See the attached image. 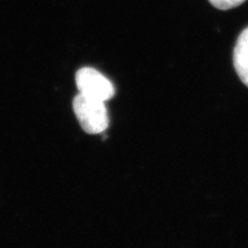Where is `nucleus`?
Here are the masks:
<instances>
[{
	"label": "nucleus",
	"mask_w": 248,
	"mask_h": 248,
	"mask_svg": "<svg viewBox=\"0 0 248 248\" xmlns=\"http://www.w3.org/2000/svg\"><path fill=\"white\" fill-rule=\"evenodd\" d=\"M73 108L81 127L86 133L97 134L108 127V115L105 102L78 94L74 98Z\"/></svg>",
	"instance_id": "f257e3e1"
},
{
	"label": "nucleus",
	"mask_w": 248,
	"mask_h": 248,
	"mask_svg": "<svg viewBox=\"0 0 248 248\" xmlns=\"http://www.w3.org/2000/svg\"><path fill=\"white\" fill-rule=\"evenodd\" d=\"M76 82L80 94L89 98L105 102L115 94L113 84L100 72L91 67L79 69L76 75Z\"/></svg>",
	"instance_id": "f03ea898"
},
{
	"label": "nucleus",
	"mask_w": 248,
	"mask_h": 248,
	"mask_svg": "<svg viewBox=\"0 0 248 248\" xmlns=\"http://www.w3.org/2000/svg\"><path fill=\"white\" fill-rule=\"evenodd\" d=\"M233 64L240 78L248 87V28L237 39L233 51Z\"/></svg>",
	"instance_id": "7ed1b4c3"
},
{
	"label": "nucleus",
	"mask_w": 248,
	"mask_h": 248,
	"mask_svg": "<svg viewBox=\"0 0 248 248\" xmlns=\"http://www.w3.org/2000/svg\"><path fill=\"white\" fill-rule=\"evenodd\" d=\"M213 7L222 10L233 9L243 4L246 0H209Z\"/></svg>",
	"instance_id": "20e7f679"
}]
</instances>
